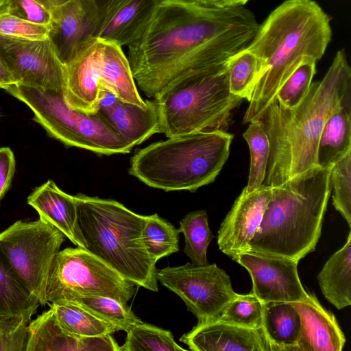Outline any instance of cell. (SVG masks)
<instances>
[{
    "mask_svg": "<svg viewBox=\"0 0 351 351\" xmlns=\"http://www.w3.org/2000/svg\"><path fill=\"white\" fill-rule=\"evenodd\" d=\"M321 291L338 310L351 305V232L317 275Z\"/></svg>",
    "mask_w": 351,
    "mask_h": 351,
    "instance_id": "obj_24",
    "label": "cell"
},
{
    "mask_svg": "<svg viewBox=\"0 0 351 351\" xmlns=\"http://www.w3.org/2000/svg\"><path fill=\"white\" fill-rule=\"evenodd\" d=\"M74 199L85 249L137 287L157 292V261L143 240L147 216L113 199L82 193Z\"/></svg>",
    "mask_w": 351,
    "mask_h": 351,
    "instance_id": "obj_5",
    "label": "cell"
},
{
    "mask_svg": "<svg viewBox=\"0 0 351 351\" xmlns=\"http://www.w3.org/2000/svg\"><path fill=\"white\" fill-rule=\"evenodd\" d=\"M136 287L88 250L67 247L60 250L53 259L44 302L45 305L62 300L106 296L127 304Z\"/></svg>",
    "mask_w": 351,
    "mask_h": 351,
    "instance_id": "obj_9",
    "label": "cell"
},
{
    "mask_svg": "<svg viewBox=\"0 0 351 351\" xmlns=\"http://www.w3.org/2000/svg\"><path fill=\"white\" fill-rule=\"evenodd\" d=\"M351 152V98L326 120L317 149V165L330 169Z\"/></svg>",
    "mask_w": 351,
    "mask_h": 351,
    "instance_id": "obj_23",
    "label": "cell"
},
{
    "mask_svg": "<svg viewBox=\"0 0 351 351\" xmlns=\"http://www.w3.org/2000/svg\"><path fill=\"white\" fill-rule=\"evenodd\" d=\"M0 57L16 84L64 90L65 66L49 38L27 40L0 35Z\"/></svg>",
    "mask_w": 351,
    "mask_h": 351,
    "instance_id": "obj_12",
    "label": "cell"
},
{
    "mask_svg": "<svg viewBox=\"0 0 351 351\" xmlns=\"http://www.w3.org/2000/svg\"><path fill=\"white\" fill-rule=\"evenodd\" d=\"M265 304L252 291L239 294L223 309L217 318L241 326L263 328Z\"/></svg>",
    "mask_w": 351,
    "mask_h": 351,
    "instance_id": "obj_35",
    "label": "cell"
},
{
    "mask_svg": "<svg viewBox=\"0 0 351 351\" xmlns=\"http://www.w3.org/2000/svg\"><path fill=\"white\" fill-rule=\"evenodd\" d=\"M51 13L69 0H35Z\"/></svg>",
    "mask_w": 351,
    "mask_h": 351,
    "instance_id": "obj_43",
    "label": "cell"
},
{
    "mask_svg": "<svg viewBox=\"0 0 351 351\" xmlns=\"http://www.w3.org/2000/svg\"><path fill=\"white\" fill-rule=\"evenodd\" d=\"M300 317V331L293 351H341L345 335L333 313L326 309L315 293L291 302Z\"/></svg>",
    "mask_w": 351,
    "mask_h": 351,
    "instance_id": "obj_19",
    "label": "cell"
},
{
    "mask_svg": "<svg viewBox=\"0 0 351 351\" xmlns=\"http://www.w3.org/2000/svg\"><path fill=\"white\" fill-rule=\"evenodd\" d=\"M32 23L49 25L51 14L35 0H10L0 10Z\"/></svg>",
    "mask_w": 351,
    "mask_h": 351,
    "instance_id": "obj_40",
    "label": "cell"
},
{
    "mask_svg": "<svg viewBox=\"0 0 351 351\" xmlns=\"http://www.w3.org/2000/svg\"><path fill=\"white\" fill-rule=\"evenodd\" d=\"M88 340L63 329L49 308L29 322L27 351H88Z\"/></svg>",
    "mask_w": 351,
    "mask_h": 351,
    "instance_id": "obj_25",
    "label": "cell"
},
{
    "mask_svg": "<svg viewBox=\"0 0 351 351\" xmlns=\"http://www.w3.org/2000/svg\"><path fill=\"white\" fill-rule=\"evenodd\" d=\"M232 260L247 270L251 291L264 304L294 302L308 294L298 275V261L251 250L239 253Z\"/></svg>",
    "mask_w": 351,
    "mask_h": 351,
    "instance_id": "obj_14",
    "label": "cell"
},
{
    "mask_svg": "<svg viewBox=\"0 0 351 351\" xmlns=\"http://www.w3.org/2000/svg\"><path fill=\"white\" fill-rule=\"evenodd\" d=\"M330 182L332 204L351 227V152L330 168Z\"/></svg>",
    "mask_w": 351,
    "mask_h": 351,
    "instance_id": "obj_37",
    "label": "cell"
},
{
    "mask_svg": "<svg viewBox=\"0 0 351 351\" xmlns=\"http://www.w3.org/2000/svg\"><path fill=\"white\" fill-rule=\"evenodd\" d=\"M51 25L32 23L16 16L0 14V35L27 40H43L48 38Z\"/></svg>",
    "mask_w": 351,
    "mask_h": 351,
    "instance_id": "obj_39",
    "label": "cell"
},
{
    "mask_svg": "<svg viewBox=\"0 0 351 351\" xmlns=\"http://www.w3.org/2000/svg\"><path fill=\"white\" fill-rule=\"evenodd\" d=\"M15 84V82L7 66L0 57V88Z\"/></svg>",
    "mask_w": 351,
    "mask_h": 351,
    "instance_id": "obj_42",
    "label": "cell"
},
{
    "mask_svg": "<svg viewBox=\"0 0 351 351\" xmlns=\"http://www.w3.org/2000/svg\"><path fill=\"white\" fill-rule=\"evenodd\" d=\"M63 329L80 337L113 334L119 329L71 300H58L49 304Z\"/></svg>",
    "mask_w": 351,
    "mask_h": 351,
    "instance_id": "obj_27",
    "label": "cell"
},
{
    "mask_svg": "<svg viewBox=\"0 0 351 351\" xmlns=\"http://www.w3.org/2000/svg\"><path fill=\"white\" fill-rule=\"evenodd\" d=\"M227 71L230 93L250 101L261 74L259 59L245 48L228 60Z\"/></svg>",
    "mask_w": 351,
    "mask_h": 351,
    "instance_id": "obj_30",
    "label": "cell"
},
{
    "mask_svg": "<svg viewBox=\"0 0 351 351\" xmlns=\"http://www.w3.org/2000/svg\"><path fill=\"white\" fill-rule=\"evenodd\" d=\"M103 45L104 40L95 38L65 66L66 103L70 108L86 114L98 111L101 90L99 64Z\"/></svg>",
    "mask_w": 351,
    "mask_h": 351,
    "instance_id": "obj_17",
    "label": "cell"
},
{
    "mask_svg": "<svg viewBox=\"0 0 351 351\" xmlns=\"http://www.w3.org/2000/svg\"><path fill=\"white\" fill-rule=\"evenodd\" d=\"M179 231L157 213L147 215L143 240L149 255L156 261L179 251Z\"/></svg>",
    "mask_w": 351,
    "mask_h": 351,
    "instance_id": "obj_31",
    "label": "cell"
},
{
    "mask_svg": "<svg viewBox=\"0 0 351 351\" xmlns=\"http://www.w3.org/2000/svg\"><path fill=\"white\" fill-rule=\"evenodd\" d=\"M126 332L121 351L186 350L175 341L169 330L143 322L132 326Z\"/></svg>",
    "mask_w": 351,
    "mask_h": 351,
    "instance_id": "obj_32",
    "label": "cell"
},
{
    "mask_svg": "<svg viewBox=\"0 0 351 351\" xmlns=\"http://www.w3.org/2000/svg\"><path fill=\"white\" fill-rule=\"evenodd\" d=\"M249 0H222V7L244 5Z\"/></svg>",
    "mask_w": 351,
    "mask_h": 351,
    "instance_id": "obj_44",
    "label": "cell"
},
{
    "mask_svg": "<svg viewBox=\"0 0 351 351\" xmlns=\"http://www.w3.org/2000/svg\"><path fill=\"white\" fill-rule=\"evenodd\" d=\"M331 36L329 16L313 0H287L272 11L247 47L259 59L261 74L243 122L258 117L304 60H320Z\"/></svg>",
    "mask_w": 351,
    "mask_h": 351,
    "instance_id": "obj_3",
    "label": "cell"
},
{
    "mask_svg": "<svg viewBox=\"0 0 351 351\" xmlns=\"http://www.w3.org/2000/svg\"><path fill=\"white\" fill-rule=\"evenodd\" d=\"M157 279L183 300L198 322L217 318L238 295L229 275L215 263L165 267L158 269Z\"/></svg>",
    "mask_w": 351,
    "mask_h": 351,
    "instance_id": "obj_11",
    "label": "cell"
},
{
    "mask_svg": "<svg viewBox=\"0 0 351 351\" xmlns=\"http://www.w3.org/2000/svg\"><path fill=\"white\" fill-rule=\"evenodd\" d=\"M108 124L132 147L156 133H161L158 108L154 99L145 106L120 100L97 111Z\"/></svg>",
    "mask_w": 351,
    "mask_h": 351,
    "instance_id": "obj_21",
    "label": "cell"
},
{
    "mask_svg": "<svg viewBox=\"0 0 351 351\" xmlns=\"http://www.w3.org/2000/svg\"><path fill=\"white\" fill-rule=\"evenodd\" d=\"M15 158L9 147H0V200L7 192L15 171Z\"/></svg>",
    "mask_w": 351,
    "mask_h": 351,
    "instance_id": "obj_41",
    "label": "cell"
},
{
    "mask_svg": "<svg viewBox=\"0 0 351 351\" xmlns=\"http://www.w3.org/2000/svg\"><path fill=\"white\" fill-rule=\"evenodd\" d=\"M243 136L247 143L250 152V168L247 192H251L263 185L269 154L268 137L258 120L250 122Z\"/></svg>",
    "mask_w": 351,
    "mask_h": 351,
    "instance_id": "obj_33",
    "label": "cell"
},
{
    "mask_svg": "<svg viewBox=\"0 0 351 351\" xmlns=\"http://www.w3.org/2000/svg\"><path fill=\"white\" fill-rule=\"evenodd\" d=\"M232 139V134L220 129L170 137L136 152L129 173L152 188L195 192L215 180Z\"/></svg>",
    "mask_w": 351,
    "mask_h": 351,
    "instance_id": "obj_6",
    "label": "cell"
},
{
    "mask_svg": "<svg viewBox=\"0 0 351 351\" xmlns=\"http://www.w3.org/2000/svg\"><path fill=\"white\" fill-rule=\"evenodd\" d=\"M316 61L304 60L289 76L278 90L276 99L280 104L293 108L305 97L316 73Z\"/></svg>",
    "mask_w": 351,
    "mask_h": 351,
    "instance_id": "obj_36",
    "label": "cell"
},
{
    "mask_svg": "<svg viewBox=\"0 0 351 351\" xmlns=\"http://www.w3.org/2000/svg\"><path fill=\"white\" fill-rule=\"evenodd\" d=\"M160 1L108 0L97 38L129 47L143 34Z\"/></svg>",
    "mask_w": 351,
    "mask_h": 351,
    "instance_id": "obj_18",
    "label": "cell"
},
{
    "mask_svg": "<svg viewBox=\"0 0 351 351\" xmlns=\"http://www.w3.org/2000/svg\"><path fill=\"white\" fill-rule=\"evenodd\" d=\"M39 305L0 247V314L17 315L31 310L36 311Z\"/></svg>",
    "mask_w": 351,
    "mask_h": 351,
    "instance_id": "obj_28",
    "label": "cell"
},
{
    "mask_svg": "<svg viewBox=\"0 0 351 351\" xmlns=\"http://www.w3.org/2000/svg\"><path fill=\"white\" fill-rule=\"evenodd\" d=\"M180 341L192 351H272L263 328L243 327L219 318L197 322Z\"/></svg>",
    "mask_w": 351,
    "mask_h": 351,
    "instance_id": "obj_16",
    "label": "cell"
},
{
    "mask_svg": "<svg viewBox=\"0 0 351 351\" xmlns=\"http://www.w3.org/2000/svg\"><path fill=\"white\" fill-rule=\"evenodd\" d=\"M36 312L17 315L0 314V351H27L29 324Z\"/></svg>",
    "mask_w": 351,
    "mask_h": 351,
    "instance_id": "obj_38",
    "label": "cell"
},
{
    "mask_svg": "<svg viewBox=\"0 0 351 351\" xmlns=\"http://www.w3.org/2000/svg\"><path fill=\"white\" fill-rule=\"evenodd\" d=\"M258 27L244 5L160 0L143 34L128 47L134 80L155 99L177 80L224 67L248 47Z\"/></svg>",
    "mask_w": 351,
    "mask_h": 351,
    "instance_id": "obj_1",
    "label": "cell"
},
{
    "mask_svg": "<svg viewBox=\"0 0 351 351\" xmlns=\"http://www.w3.org/2000/svg\"><path fill=\"white\" fill-rule=\"evenodd\" d=\"M0 115H1V114H0Z\"/></svg>",
    "mask_w": 351,
    "mask_h": 351,
    "instance_id": "obj_47",
    "label": "cell"
},
{
    "mask_svg": "<svg viewBox=\"0 0 351 351\" xmlns=\"http://www.w3.org/2000/svg\"><path fill=\"white\" fill-rule=\"evenodd\" d=\"M199 4L211 6V7H222V0H193Z\"/></svg>",
    "mask_w": 351,
    "mask_h": 351,
    "instance_id": "obj_45",
    "label": "cell"
},
{
    "mask_svg": "<svg viewBox=\"0 0 351 351\" xmlns=\"http://www.w3.org/2000/svg\"><path fill=\"white\" fill-rule=\"evenodd\" d=\"M101 88L108 89L121 101L145 106L140 96L128 58L122 47L104 41L99 64Z\"/></svg>",
    "mask_w": 351,
    "mask_h": 351,
    "instance_id": "obj_22",
    "label": "cell"
},
{
    "mask_svg": "<svg viewBox=\"0 0 351 351\" xmlns=\"http://www.w3.org/2000/svg\"><path fill=\"white\" fill-rule=\"evenodd\" d=\"M10 0H0V10Z\"/></svg>",
    "mask_w": 351,
    "mask_h": 351,
    "instance_id": "obj_46",
    "label": "cell"
},
{
    "mask_svg": "<svg viewBox=\"0 0 351 351\" xmlns=\"http://www.w3.org/2000/svg\"><path fill=\"white\" fill-rule=\"evenodd\" d=\"M300 326V315L291 302L265 304L263 327L272 351H293Z\"/></svg>",
    "mask_w": 351,
    "mask_h": 351,
    "instance_id": "obj_26",
    "label": "cell"
},
{
    "mask_svg": "<svg viewBox=\"0 0 351 351\" xmlns=\"http://www.w3.org/2000/svg\"><path fill=\"white\" fill-rule=\"evenodd\" d=\"M108 0H69L51 12L48 38L64 65L97 38Z\"/></svg>",
    "mask_w": 351,
    "mask_h": 351,
    "instance_id": "obj_13",
    "label": "cell"
},
{
    "mask_svg": "<svg viewBox=\"0 0 351 351\" xmlns=\"http://www.w3.org/2000/svg\"><path fill=\"white\" fill-rule=\"evenodd\" d=\"M351 98V69L344 49L339 50L321 81L312 82L293 108L274 99L258 120L269 142L263 185L275 187L317 165L321 132L328 117Z\"/></svg>",
    "mask_w": 351,
    "mask_h": 351,
    "instance_id": "obj_2",
    "label": "cell"
},
{
    "mask_svg": "<svg viewBox=\"0 0 351 351\" xmlns=\"http://www.w3.org/2000/svg\"><path fill=\"white\" fill-rule=\"evenodd\" d=\"M328 168L314 166L272 187L247 250L298 261L315 250L331 193Z\"/></svg>",
    "mask_w": 351,
    "mask_h": 351,
    "instance_id": "obj_4",
    "label": "cell"
},
{
    "mask_svg": "<svg viewBox=\"0 0 351 351\" xmlns=\"http://www.w3.org/2000/svg\"><path fill=\"white\" fill-rule=\"evenodd\" d=\"M179 232L184 237V252L195 265L208 264L207 250L213 239L209 228L208 215L204 210L187 213L180 221Z\"/></svg>",
    "mask_w": 351,
    "mask_h": 351,
    "instance_id": "obj_29",
    "label": "cell"
},
{
    "mask_svg": "<svg viewBox=\"0 0 351 351\" xmlns=\"http://www.w3.org/2000/svg\"><path fill=\"white\" fill-rule=\"evenodd\" d=\"M27 204L37 211L40 219L56 227L77 247L85 249L77 226L74 196L49 180L33 191L27 197Z\"/></svg>",
    "mask_w": 351,
    "mask_h": 351,
    "instance_id": "obj_20",
    "label": "cell"
},
{
    "mask_svg": "<svg viewBox=\"0 0 351 351\" xmlns=\"http://www.w3.org/2000/svg\"><path fill=\"white\" fill-rule=\"evenodd\" d=\"M271 189L265 185L251 192L243 189L224 218L218 230L217 244L231 259L247 250L262 222Z\"/></svg>",
    "mask_w": 351,
    "mask_h": 351,
    "instance_id": "obj_15",
    "label": "cell"
},
{
    "mask_svg": "<svg viewBox=\"0 0 351 351\" xmlns=\"http://www.w3.org/2000/svg\"><path fill=\"white\" fill-rule=\"evenodd\" d=\"M160 131L167 138L202 130H222L243 99L229 90L227 64L189 75L166 86L155 98Z\"/></svg>",
    "mask_w": 351,
    "mask_h": 351,
    "instance_id": "obj_7",
    "label": "cell"
},
{
    "mask_svg": "<svg viewBox=\"0 0 351 351\" xmlns=\"http://www.w3.org/2000/svg\"><path fill=\"white\" fill-rule=\"evenodd\" d=\"M65 237L56 227L40 219L30 222L17 221L0 232V247L40 305H45L51 266Z\"/></svg>",
    "mask_w": 351,
    "mask_h": 351,
    "instance_id": "obj_10",
    "label": "cell"
},
{
    "mask_svg": "<svg viewBox=\"0 0 351 351\" xmlns=\"http://www.w3.org/2000/svg\"><path fill=\"white\" fill-rule=\"evenodd\" d=\"M69 300L73 301L97 317L114 325L119 330L126 332L132 326L142 322L127 304L112 298L88 296Z\"/></svg>",
    "mask_w": 351,
    "mask_h": 351,
    "instance_id": "obj_34",
    "label": "cell"
},
{
    "mask_svg": "<svg viewBox=\"0 0 351 351\" xmlns=\"http://www.w3.org/2000/svg\"><path fill=\"white\" fill-rule=\"evenodd\" d=\"M4 90L25 104L34 113L33 119L66 146L107 156L132 149L98 112L86 114L70 108L62 90L16 84Z\"/></svg>",
    "mask_w": 351,
    "mask_h": 351,
    "instance_id": "obj_8",
    "label": "cell"
}]
</instances>
